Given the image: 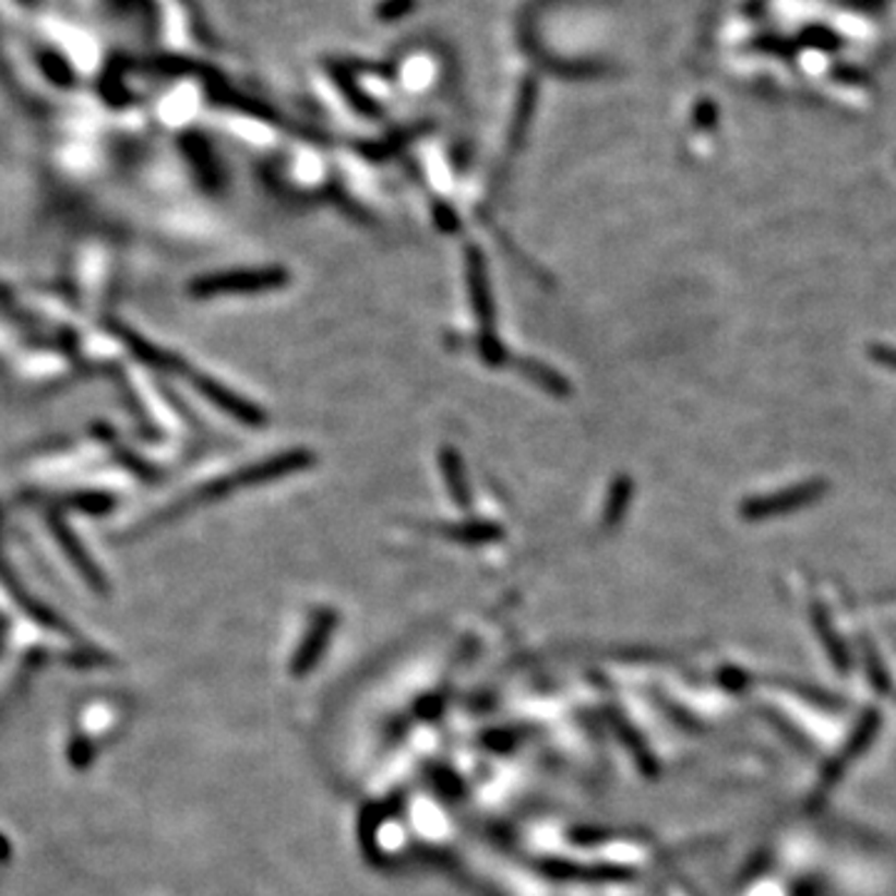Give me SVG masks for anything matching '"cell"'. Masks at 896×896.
<instances>
[{"instance_id": "6da1fadb", "label": "cell", "mask_w": 896, "mask_h": 896, "mask_svg": "<svg viewBox=\"0 0 896 896\" xmlns=\"http://www.w3.org/2000/svg\"><path fill=\"white\" fill-rule=\"evenodd\" d=\"M284 284L282 270H260V272H235L225 274V277L212 279L205 291H254V289H272Z\"/></svg>"}]
</instances>
